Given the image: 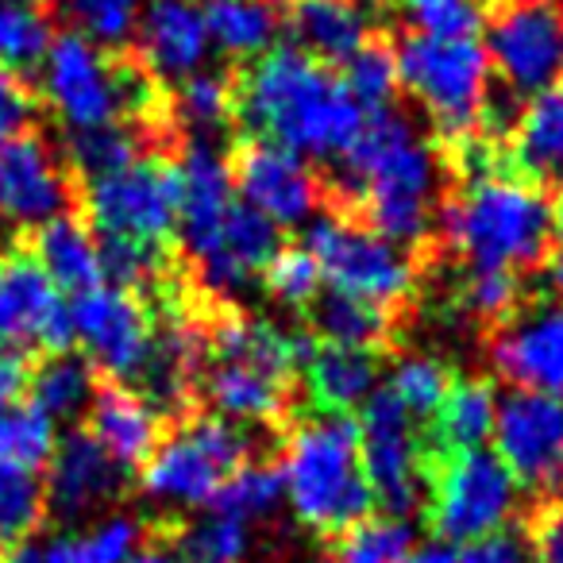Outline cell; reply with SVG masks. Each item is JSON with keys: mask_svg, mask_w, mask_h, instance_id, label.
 Instances as JSON below:
<instances>
[{"mask_svg": "<svg viewBox=\"0 0 563 563\" xmlns=\"http://www.w3.org/2000/svg\"><path fill=\"white\" fill-rule=\"evenodd\" d=\"M235 120L251 140L301 158H344L367 128V112L332 66L298 47H274L235 81Z\"/></svg>", "mask_w": 563, "mask_h": 563, "instance_id": "1", "label": "cell"}, {"mask_svg": "<svg viewBox=\"0 0 563 563\" xmlns=\"http://www.w3.org/2000/svg\"><path fill=\"white\" fill-rule=\"evenodd\" d=\"M444 166L432 140L406 112H378L340 158L344 212L398 247L421 243L437 224Z\"/></svg>", "mask_w": 563, "mask_h": 563, "instance_id": "2", "label": "cell"}, {"mask_svg": "<svg viewBox=\"0 0 563 563\" xmlns=\"http://www.w3.org/2000/svg\"><path fill=\"white\" fill-rule=\"evenodd\" d=\"M440 240L471 271H532L555 240V212L540 181L475 166L440 212Z\"/></svg>", "mask_w": 563, "mask_h": 563, "instance_id": "3", "label": "cell"}, {"mask_svg": "<svg viewBox=\"0 0 563 563\" xmlns=\"http://www.w3.org/2000/svg\"><path fill=\"white\" fill-rule=\"evenodd\" d=\"M278 467L286 498L321 537H344L375 509L360 460V429L344 413H321L294 424Z\"/></svg>", "mask_w": 563, "mask_h": 563, "instance_id": "4", "label": "cell"}, {"mask_svg": "<svg viewBox=\"0 0 563 563\" xmlns=\"http://www.w3.org/2000/svg\"><path fill=\"white\" fill-rule=\"evenodd\" d=\"M40 97L74 132L109 124H140L155 117L158 81L140 63H120L112 51L63 32L40 58Z\"/></svg>", "mask_w": 563, "mask_h": 563, "instance_id": "5", "label": "cell"}, {"mask_svg": "<svg viewBox=\"0 0 563 563\" xmlns=\"http://www.w3.org/2000/svg\"><path fill=\"white\" fill-rule=\"evenodd\" d=\"M398 86L421 109L429 128L448 143L467 147L490 112V58L478 40H437L409 32L394 47Z\"/></svg>", "mask_w": 563, "mask_h": 563, "instance_id": "6", "label": "cell"}, {"mask_svg": "<svg viewBox=\"0 0 563 563\" xmlns=\"http://www.w3.org/2000/svg\"><path fill=\"white\" fill-rule=\"evenodd\" d=\"M301 247L313 255L332 290L371 301L386 313H394L417 286L413 255L344 209H329L321 220H313Z\"/></svg>", "mask_w": 563, "mask_h": 563, "instance_id": "7", "label": "cell"}, {"mask_svg": "<svg viewBox=\"0 0 563 563\" xmlns=\"http://www.w3.org/2000/svg\"><path fill=\"white\" fill-rule=\"evenodd\" d=\"M429 525L444 544H478L509 532L521 514V486L506 463L486 448L444 452L440 467L429 475Z\"/></svg>", "mask_w": 563, "mask_h": 563, "instance_id": "8", "label": "cell"}, {"mask_svg": "<svg viewBox=\"0 0 563 563\" xmlns=\"http://www.w3.org/2000/svg\"><path fill=\"white\" fill-rule=\"evenodd\" d=\"M247 455L251 444L240 424L194 413L174 421V432L158 440L151 460L143 463V490L158 501L205 506L247 463Z\"/></svg>", "mask_w": 563, "mask_h": 563, "instance_id": "9", "label": "cell"}, {"mask_svg": "<svg viewBox=\"0 0 563 563\" xmlns=\"http://www.w3.org/2000/svg\"><path fill=\"white\" fill-rule=\"evenodd\" d=\"M78 201L97 235L166 243L178 224V170L163 155H140L120 170L81 181Z\"/></svg>", "mask_w": 563, "mask_h": 563, "instance_id": "10", "label": "cell"}, {"mask_svg": "<svg viewBox=\"0 0 563 563\" xmlns=\"http://www.w3.org/2000/svg\"><path fill=\"white\" fill-rule=\"evenodd\" d=\"M486 58L509 101L563 86V0H506L486 24Z\"/></svg>", "mask_w": 563, "mask_h": 563, "instance_id": "11", "label": "cell"}, {"mask_svg": "<svg viewBox=\"0 0 563 563\" xmlns=\"http://www.w3.org/2000/svg\"><path fill=\"white\" fill-rule=\"evenodd\" d=\"M360 460L386 517H413L429 498V452L417 437V421L390 398L375 390L363 401L360 417Z\"/></svg>", "mask_w": 563, "mask_h": 563, "instance_id": "12", "label": "cell"}, {"mask_svg": "<svg viewBox=\"0 0 563 563\" xmlns=\"http://www.w3.org/2000/svg\"><path fill=\"white\" fill-rule=\"evenodd\" d=\"M490 440L521 490L563 501V398L509 390L498 401Z\"/></svg>", "mask_w": 563, "mask_h": 563, "instance_id": "13", "label": "cell"}, {"mask_svg": "<svg viewBox=\"0 0 563 563\" xmlns=\"http://www.w3.org/2000/svg\"><path fill=\"white\" fill-rule=\"evenodd\" d=\"M70 329L86 344L93 371L112 383H140L143 367L155 347V317L140 298L117 286H93L74 294Z\"/></svg>", "mask_w": 563, "mask_h": 563, "instance_id": "14", "label": "cell"}, {"mask_svg": "<svg viewBox=\"0 0 563 563\" xmlns=\"http://www.w3.org/2000/svg\"><path fill=\"white\" fill-rule=\"evenodd\" d=\"M70 309L27 247L0 255V344L16 352H66Z\"/></svg>", "mask_w": 563, "mask_h": 563, "instance_id": "15", "label": "cell"}, {"mask_svg": "<svg viewBox=\"0 0 563 563\" xmlns=\"http://www.w3.org/2000/svg\"><path fill=\"white\" fill-rule=\"evenodd\" d=\"M78 201L74 170L43 135H20L0 147V220L43 228Z\"/></svg>", "mask_w": 563, "mask_h": 563, "instance_id": "16", "label": "cell"}, {"mask_svg": "<svg viewBox=\"0 0 563 563\" xmlns=\"http://www.w3.org/2000/svg\"><path fill=\"white\" fill-rule=\"evenodd\" d=\"M232 186L240 189L243 205L266 217L274 228L301 224L321 205V178L309 170L301 155L274 147L263 140H247L232 158Z\"/></svg>", "mask_w": 563, "mask_h": 563, "instance_id": "17", "label": "cell"}, {"mask_svg": "<svg viewBox=\"0 0 563 563\" xmlns=\"http://www.w3.org/2000/svg\"><path fill=\"white\" fill-rule=\"evenodd\" d=\"M132 43L151 81L178 86L194 78L212 51L201 0H143Z\"/></svg>", "mask_w": 563, "mask_h": 563, "instance_id": "18", "label": "cell"}, {"mask_svg": "<svg viewBox=\"0 0 563 563\" xmlns=\"http://www.w3.org/2000/svg\"><path fill=\"white\" fill-rule=\"evenodd\" d=\"M490 363L514 390L563 398V301L514 317L494 336Z\"/></svg>", "mask_w": 563, "mask_h": 563, "instance_id": "19", "label": "cell"}, {"mask_svg": "<svg viewBox=\"0 0 563 563\" xmlns=\"http://www.w3.org/2000/svg\"><path fill=\"white\" fill-rule=\"evenodd\" d=\"M128 483V471L89 437V429H74L55 444L51 455V478L43 486L47 494V509L66 517L93 514V509L109 506Z\"/></svg>", "mask_w": 563, "mask_h": 563, "instance_id": "20", "label": "cell"}, {"mask_svg": "<svg viewBox=\"0 0 563 563\" xmlns=\"http://www.w3.org/2000/svg\"><path fill=\"white\" fill-rule=\"evenodd\" d=\"M282 27L294 35V47L324 66H344L367 43H375V16L367 0H286Z\"/></svg>", "mask_w": 563, "mask_h": 563, "instance_id": "21", "label": "cell"}, {"mask_svg": "<svg viewBox=\"0 0 563 563\" xmlns=\"http://www.w3.org/2000/svg\"><path fill=\"white\" fill-rule=\"evenodd\" d=\"M89 437L120 463V467H143L163 440V413L143 398L140 390L112 378H97L93 401H89Z\"/></svg>", "mask_w": 563, "mask_h": 563, "instance_id": "22", "label": "cell"}, {"mask_svg": "<svg viewBox=\"0 0 563 563\" xmlns=\"http://www.w3.org/2000/svg\"><path fill=\"white\" fill-rule=\"evenodd\" d=\"M35 263L47 271V278L66 294H86L101 286V247H97V232L78 217H58L35 232V243L27 247Z\"/></svg>", "mask_w": 563, "mask_h": 563, "instance_id": "23", "label": "cell"}, {"mask_svg": "<svg viewBox=\"0 0 563 563\" xmlns=\"http://www.w3.org/2000/svg\"><path fill=\"white\" fill-rule=\"evenodd\" d=\"M209 43L224 58L255 63L278 47L282 4L274 0H201Z\"/></svg>", "mask_w": 563, "mask_h": 563, "instance_id": "24", "label": "cell"}, {"mask_svg": "<svg viewBox=\"0 0 563 563\" xmlns=\"http://www.w3.org/2000/svg\"><path fill=\"white\" fill-rule=\"evenodd\" d=\"M306 383L309 398L324 413H344L378 390V360L375 352H360V347L317 344L313 360L306 363Z\"/></svg>", "mask_w": 563, "mask_h": 563, "instance_id": "25", "label": "cell"}, {"mask_svg": "<svg viewBox=\"0 0 563 563\" xmlns=\"http://www.w3.org/2000/svg\"><path fill=\"white\" fill-rule=\"evenodd\" d=\"M514 163L532 181L563 178V86L525 101L514 120Z\"/></svg>", "mask_w": 563, "mask_h": 563, "instance_id": "26", "label": "cell"}, {"mask_svg": "<svg viewBox=\"0 0 563 563\" xmlns=\"http://www.w3.org/2000/svg\"><path fill=\"white\" fill-rule=\"evenodd\" d=\"M313 332L324 340V344L336 347H360V352H375L390 340L394 329V313L371 306V301H360L352 294H317L313 306Z\"/></svg>", "mask_w": 563, "mask_h": 563, "instance_id": "27", "label": "cell"}, {"mask_svg": "<svg viewBox=\"0 0 563 563\" xmlns=\"http://www.w3.org/2000/svg\"><path fill=\"white\" fill-rule=\"evenodd\" d=\"M27 390H32V406L47 413L51 421H70L81 409H89L97 390V371L81 355L70 352H51L40 360L27 375Z\"/></svg>", "mask_w": 563, "mask_h": 563, "instance_id": "28", "label": "cell"}, {"mask_svg": "<svg viewBox=\"0 0 563 563\" xmlns=\"http://www.w3.org/2000/svg\"><path fill=\"white\" fill-rule=\"evenodd\" d=\"M235 120V86L224 74L197 70L178 81L170 97V124L186 132V140H217Z\"/></svg>", "mask_w": 563, "mask_h": 563, "instance_id": "29", "label": "cell"}, {"mask_svg": "<svg viewBox=\"0 0 563 563\" xmlns=\"http://www.w3.org/2000/svg\"><path fill=\"white\" fill-rule=\"evenodd\" d=\"M498 390L486 378H463L448 390L444 406L437 413V432L444 452H471L494 437L498 421Z\"/></svg>", "mask_w": 563, "mask_h": 563, "instance_id": "30", "label": "cell"}, {"mask_svg": "<svg viewBox=\"0 0 563 563\" xmlns=\"http://www.w3.org/2000/svg\"><path fill=\"white\" fill-rule=\"evenodd\" d=\"M143 140H147V128L140 124H109L93 128V132H74L70 143H66V163L81 181L101 178V174H112L120 166L135 163L140 155H147Z\"/></svg>", "mask_w": 563, "mask_h": 563, "instance_id": "31", "label": "cell"}, {"mask_svg": "<svg viewBox=\"0 0 563 563\" xmlns=\"http://www.w3.org/2000/svg\"><path fill=\"white\" fill-rule=\"evenodd\" d=\"M55 9L66 32L81 35L104 51H120L132 43L143 0H55Z\"/></svg>", "mask_w": 563, "mask_h": 563, "instance_id": "32", "label": "cell"}, {"mask_svg": "<svg viewBox=\"0 0 563 563\" xmlns=\"http://www.w3.org/2000/svg\"><path fill=\"white\" fill-rule=\"evenodd\" d=\"M47 517V494L32 471H16L0 463V560L27 544Z\"/></svg>", "mask_w": 563, "mask_h": 563, "instance_id": "33", "label": "cell"}, {"mask_svg": "<svg viewBox=\"0 0 563 563\" xmlns=\"http://www.w3.org/2000/svg\"><path fill=\"white\" fill-rule=\"evenodd\" d=\"M413 548V525L406 517H367L336 544L329 548L321 563H401Z\"/></svg>", "mask_w": 563, "mask_h": 563, "instance_id": "34", "label": "cell"}, {"mask_svg": "<svg viewBox=\"0 0 563 563\" xmlns=\"http://www.w3.org/2000/svg\"><path fill=\"white\" fill-rule=\"evenodd\" d=\"M55 455V421L27 406L0 409V463L16 471H40Z\"/></svg>", "mask_w": 563, "mask_h": 563, "instance_id": "35", "label": "cell"}, {"mask_svg": "<svg viewBox=\"0 0 563 563\" xmlns=\"http://www.w3.org/2000/svg\"><path fill=\"white\" fill-rule=\"evenodd\" d=\"M401 409H406L413 421H429L440 413L448 390H452V378L448 367L432 355H401L390 367V378L383 386Z\"/></svg>", "mask_w": 563, "mask_h": 563, "instance_id": "36", "label": "cell"}, {"mask_svg": "<svg viewBox=\"0 0 563 563\" xmlns=\"http://www.w3.org/2000/svg\"><path fill=\"white\" fill-rule=\"evenodd\" d=\"M135 548H140V521L109 517L89 532L51 540L43 548V563H128Z\"/></svg>", "mask_w": 563, "mask_h": 563, "instance_id": "37", "label": "cell"}, {"mask_svg": "<svg viewBox=\"0 0 563 563\" xmlns=\"http://www.w3.org/2000/svg\"><path fill=\"white\" fill-rule=\"evenodd\" d=\"M51 16L43 0H0V66L27 70L40 66L51 47Z\"/></svg>", "mask_w": 563, "mask_h": 563, "instance_id": "38", "label": "cell"}, {"mask_svg": "<svg viewBox=\"0 0 563 563\" xmlns=\"http://www.w3.org/2000/svg\"><path fill=\"white\" fill-rule=\"evenodd\" d=\"M286 498V483H282V467L271 460H247L212 498V509L228 517H240V521H251V517L271 514L278 501Z\"/></svg>", "mask_w": 563, "mask_h": 563, "instance_id": "39", "label": "cell"}, {"mask_svg": "<svg viewBox=\"0 0 563 563\" xmlns=\"http://www.w3.org/2000/svg\"><path fill=\"white\" fill-rule=\"evenodd\" d=\"M344 86L347 93L355 97V104H360L367 117H378V112H386L394 104V97H398V58H394L390 47H383V43H367V47L360 51V55H352L344 63Z\"/></svg>", "mask_w": 563, "mask_h": 563, "instance_id": "40", "label": "cell"}, {"mask_svg": "<svg viewBox=\"0 0 563 563\" xmlns=\"http://www.w3.org/2000/svg\"><path fill=\"white\" fill-rule=\"evenodd\" d=\"M178 548L186 563H240L247 552V521L212 509L189 525V532H181Z\"/></svg>", "mask_w": 563, "mask_h": 563, "instance_id": "41", "label": "cell"}, {"mask_svg": "<svg viewBox=\"0 0 563 563\" xmlns=\"http://www.w3.org/2000/svg\"><path fill=\"white\" fill-rule=\"evenodd\" d=\"M417 35L475 40L483 32V0H398Z\"/></svg>", "mask_w": 563, "mask_h": 563, "instance_id": "42", "label": "cell"}, {"mask_svg": "<svg viewBox=\"0 0 563 563\" xmlns=\"http://www.w3.org/2000/svg\"><path fill=\"white\" fill-rule=\"evenodd\" d=\"M266 290L290 309H306L321 294V271L306 247H282L263 271Z\"/></svg>", "mask_w": 563, "mask_h": 563, "instance_id": "43", "label": "cell"}, {"mask_svg": "<svg viewBox=\"0 0 563 563\" xmlns=\"http://www.w3.org/2000/svg\"><path fill=\"white\" fill-rule=\"evenodd\" d=\"M460 301L475 321H509L521 301V278L509 271H467Z\"/></svg>", "mask_w": 563, "mask_h": 563, "instance_id": "44", "label": "cell"}, {"mask_svg": "<svg viewBox=\"0 0 563 563\" xmlns=\"http://www.w3.org/2000/svg\"><path fill=\"white\" fill-rule=\"evenodd\" d=\"M35 117H40V93L32 89V81L20 70L0 66V147L27 135Z\"/></svg>", "mask_w": 563, "mask_h": 563, "instance_id": "45", "label": "cell"}, {"mask_svg": "<svg viewBox=\"0 0 563 563\" xmlns=\"http://www.w3.org/2000/svg\"><path fill=\"white\" fill-rule=\"evenodd\" d=\"M455 563H537V555H532V548L525 544L521 537L498 532V537H490V540L467 544L455 555Z\"/></svg>", "mask_w": 563, "mask_h": 563, "instance_id": "46", "label": "cell"}, {"mask_svg": "<svg viewBox=\"0 0 563 563\" xmlns=\"http://www.w3.org/2000/svg\"><path fill=\"white\" fill-rule=\"evenodd\" d=\"M27 375H32V367H27L24 352L0 344V409L16 406V398L27 390Z\"/></svg>", "mask_w": 563, "mask_h": 563, "instance_id": "47", "label": "cell"}, {"mask_svg": "<svg viewBox=\"0 0 563 563\" xmlns=\"http://www.w3.org/2000/svg\"><path fill=\"white\" fill-rule=\"evenodd\" d=\"M532 555L537 563H563V506L552 509L532 532Z\"/></svg>", "mask_w": 563, "mask_h": 563, "instance_id": "48", "label": "cell"}, {"mask_svg": "<svg viewBox=\"0 0 563 563\" xmlns=\"http://www.w3.org/2000/svg\"><path fill=\"white\" fill-rule=\"evenodd\" d=\"M128 563H186L181 560V548L174 537H166V532H158L151 544L135 548L132 555H128Z\"/></svg>", "mask_w": 563, "mask_h": 563, "instance_id": "49", "label": "cell"}, {"mask_svg": "<svg viewBox=\"0 0 563 563\" xmlns=\"http://www.w3.org/2000/svg\"><path fill=\"white\" fill-rule=\"evenodd\" d=\"M455 555H460V552H452V544H444V540H432V544H421V548L413 544L401 563H455Z\"/></svg>", "mask_w": 563, "mask_h": 563, "instance_id": "50", "label": "cell"}, {"mask_svg": "<svg viewBox=\"0 0 563 563\" xmlns=\"http://www.w3.org/2000/svg\"><path fill=\"white\" fill-rule=\"evenodd\" d=\"M548 278H552V286L563 298V235H555L552 247H548Z\"/></svg>", "mask_w": 563, "mask_h": 563, "instance_id": "51", "label": "cell"}, {"mask_svg": "<svg viewBox=\"0 0 563 563\" xmlns=\"http://www.w3.org/2000/svg\"><path fill=\"white\" fill-rule=\"evenodd\" d=\"M0 563H43V552H35V548H16L12 555H4Z\"/></svg>", "mask_w": 563, "mask_h": 563, "instance_id": "52", "label": "cell"}, {"mask_svg": "<svg viewBox=\"0 0 563 563\" xmlns=\"http://www.w3.org/2000/svg\"><path fill=\"white\" fill-rule=\"evenodd\" d=\"M552 212H555V235H563V189H560V197L552 201Z\"/></svg>", "mask_w": 563, "mask_h": 563, "instance_id": "53", "label": "cell"}]
</instances>
